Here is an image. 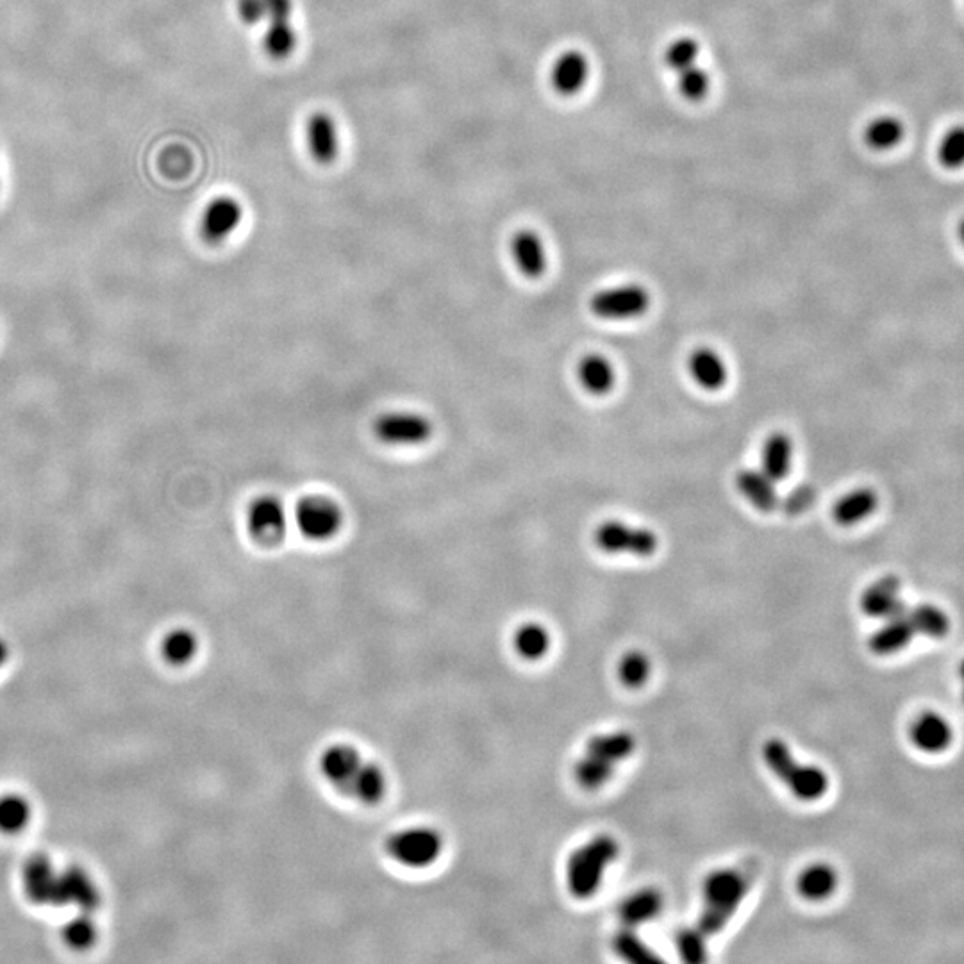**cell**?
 I'll return each instance as SVG.
<instances>
[{"label":"cell","mask_w":964,"mask_h":964,"mask_svg":"<svg viewBox=\"0 0 964 964\" xmlns=\"http://www.w3.org/2000/svg\"><path fill=\"white\" fill-rule=\"evenodd\" d=\"M756 873V863L748 861L707 875L704 882V909L697 923V929L706 938L722 931L738 911L750 886L754 884Z\"/></svg>","instance_id":"obj_1"},{"label":"cell","mask_w":964,"mask_h":964,"mask_svg":"<svg viewBox=\"0 0 964 964\" xmlns=\"http://www.w3.org/2000/svg\"><path fill=\"white\" fill-rule=\"evenodd\" d=\"M618 843L615 838L600 834L577 848L566 865L568 890L575 898H591L602 884V877L609 863L618 857Z\"/></svg>","instance_id":"obj_2"},{"label":"cell","mask_w":964,"mask_h":964,"mask_svg":"<svg viewBox=\"0 0 964 964\" xmlns=\"http://www.w3.org/2000/svg\"><path fill=\"white\" fill-rule=\"evenodd\" d=\"M766 765L781 779L795 797L813 802L825 795L829 779L818 766L800 765L791 756V750L781 740L766 741L763 747Z\"/></svg>","instance_id":"obj_3"},{"label":"cell","mask_w":964,"mask_h":964,"mask_svg":"<svg viewBox=\"0 0 964 964\" xmlns=\"http://www.w3.org/2000/svg\"><path fill=\"white\" fill-rule=\"evenodd\" d=\"M433 433V422L415 411H388L377 416L374 422L375 438L395 449L425 445L433 438Z\"/></svg>","instance_id":"obj_4"},{"label":"cell","mask_w":964,"mask_h":964,"mask_svg":"<svg viewBox=\"0 0 964 964\" xmlns=\"http://www.w3.org/2000/svg\"><path fill=\"white\" fill-rule=\"evenodd\" d=\"M443 840L440 832L431 827H409L397 832L388 841L390 856L409 868H425L433 865L441 856Z\"/></svg>","instance_id":"obj_5"},{"label":"cell","mask_w":964,"mask_h":964,"mask_svg":"<svg viewBox=\"0 0 964 964\" xmlns=\"http://www.w3.org/2000/svg\"><path fill=\"white\" fill-rule=\"evenodd\" d=\"M293 520L304 538L311 541H329L341 531L345 516L334 500L327 497H306L295 507Z\"/></svg>","instance_id":"obj_6"},{"label":"cell","mask_w":964,"mask_h":964,"mask_svg":"<svg viewBox=\"0 0 964 964\" xmlns=\"http://www.w3.org/2000/svg\"><path fill=\"white\" fill-rule=\"evenodd\" d=\"M593 541L606 554L649 557L657 550V536L649 529L632 527L620 520H607L595 529Z\"/></svg>","instance_id":"obj_7"},{"label":"cell","mask_w":964,"mask_h":964,"mask_svg":"<svg viewBox=\"0 0 964 964\" xmlns=\"http://www.w3.org/2000/svg\"><path fill=\"white\" fill-rule=\"evenodd\" d=\"M650 295L640 284H624L597 291L590 300L591 313L602 320H631L649 311Z\"/></svg>","instance_id":"obj_8"},{"label":"cell","mask_w":964,"mask_h":964,"mask_svg":"<svg viewBox=\"0 0 964 964\" xmlns=\"http://www.w3.org/2000/svg\"><path fill=\"white\" fill-rule=\"evenodd\" d=\"M247 525L256 540L261 543H277L283 540L288 527L286 507L275 495H261L250 502Z\"/></svg>","instance_id":"obj_9"},{"label":"cell","mask_w":964,"mask_h":964,"mask_svg":"<svg viewBox=\"0 0 964 964\" xmlns=\"http://www.w3.org/2000/svg\"><path fill=\"white\" fill-rule=\"evenodd\" d=\"M243 220V208L234 197H217L211 200L202 218H200V233L209 243H222L231 238Z\"/></svg>","instance_id":"obj_10"},{"label":"cell","mask_w":964,"mask_h":964,"mask_svg":"<svg viewBox=\"0 0 964 964\" xmlns=\"http://www.w3.org/2000/svg\"><path fill=\"white\" fill-rule=\"evenodd\" d=\"M25 893L36 904L61 907L59 898V873L54 872L49 859L43 856L31 857L24 866Z\"/></svg>","instance_id":"obj_11"},{"label":"cell","mask_w":964,"mask_h":964,"mask_svg":"<svg viewBox=\"0 0 964 964\" xmlns=\"http://www.w3.org/2000/svg\"><path fill=\"white\" fill-rule=\"evenodd\" d=\"M909 738L913 741V745L925 754H940L950 747V743L954 740V732L947 718H943L934 711H927L911 723Z\"/></svg>","instance_id":"obj_12"},{"label":"cell","mask_w":964,"mask_h":964,"mask_svg":"<svg viewBox=\"0 0 964 964\" xmlns=\"http://www.w3.org/2000/svg\"><path fill=\"white\" fill-rule=\"evenodd\" d=\"M906 607V602L900 599V581L895 575H884L873 582L861 597V609L872 618L886 620L902 613Z\"/></svg>","instance_id":"obj_13"},{"label":"cell","mask_w":964,"mask_h":964,"mask_svg":"<svg viewBox=\"0 0 964 964\" xmlns=\"http://www.w3.org/2000/svg\"><path fill=\"white\" fill-rule=\"evenodd\" d=\"M306 140H308L309 154L322 165L333 163L340 152L338 125L331 115L322 111L309 117L306 125Z\"/></svg>","instance_id":"obj_14"},{"label":"cell","mask_w":964,"mask_h":964,"mask_svg":"<svg viewBox=\"0 0 964 964\" xmlns=\"http://www.w3.org/2000/svg\"><path fill=\"white\" fill-rule=\"evenodd\" d=\"M509 250H511V256L515 259L516 268L525 277L538 279L547 272V250H545V245H543L540 236L534 231L522 229V231L513 234L511 243H509Z\"/></svg>","instance_id":"obj_15"},{"label":"cell","mask_w":964,"mask_h":964,"mask_svg":"<svg viewBox=\"0 0 964 964\" xmlns=\"http://www.w3.org/2000/svg\"><path fill=\"white\" fill-rule=\"evenodd\" d=\"M361 765H363V759L359 756L358 750L343 743L325 748L324 754L320 757V770L324 773L325 779L340 791L347 790V786L354 779Z\"/></svg>","instance_id":"obj_16"},{"label":"cell","mask_w":964,"mask_h":964,"mask_svg":"<svg viewBox=\"0 0 964 964\" xmlns=\"http://www.w3.org/2000/svg\"><path fill=\"white\" fill-rule=\"evenodd\" d=\"M59 898L61 906L74 904L84 913H92L100 904V893L88 873L81 868H68L59 873Z\"/></svg>","instance_id":"obj_17"},{"label":"cell","mask_w":964,"mask_h":964,"mask_svg":"<svg viewBox=\"0 0 964 964\" xmlns=\"http://www.w3.org/2000/svg\"><path fill=\"white\" fill-rule=\"evenodd\" d=\"M915 636V627L909 620L906 607L902 613L886 618L881 629L873 632L868 647L875 656H891L904 649Z\"/></svg>","instance_id":"obj_18"},{"label":"cell","mask_w":964,"mask_h":964,"mask_svg":"<svg viewBox=\"0 0 964 964\" xmlns=\"http://www.w3.org/2000/svg\"><path fill=\"white\" fill-rule=\"evenodd\" d=\"M588 75H590V63L586 56L577 50H570L554 63L550 81L557 93L572 97L581 92L584 84L588 83Z\"/></svg>","instance_id":"obj_19"},{"label":"cell","mask_w":964,"mask_h":964,"mask_svg":"<svg viewBox=\"0 0 964 964\" xmlns=\"http://www.w3.org/2000/svg\"><path fill=\"white\" fill-rule=\"evenodd\" d=\"M736 488L761 513H772L779 506L775 481L763 470H741L736 475Z\"/></svg>","instance_id":"obj_20"},{"label":"cell","mask_w":964,"mask_h":964,"mask_svg":"<svg viewBox=\"0 0 964 964\" xmlns=\"http://www.w3.org/2000/svg\"><path fill=\"white\" fill-rule=\"evenodd\" d=\"M688 368H690L693 381L704 390H720L727 383L725 363L713 349L702 347V349L695 350L690 356V361H688Z\"/></svg>","instance_id":"obj_21"},{"label":"cell","mask_w":964,"mask_h":964,"mask_svg":"<svg viewBox=\"0 0 964 964\" xmlns=\"http://www.w3.org/2000/svg\"><path fill=\"white\" fill-rule=\"evenodd\" d=\"M661 909H663V895L652 888H645L625 898L618 907V916L624 923V927L634 929L641 923H647L652 918H656L661 913Z\"/></svg>","instance_id":"obj_22"},{"label":"cell","mask_w":964,"mask_h":964,"mask_svg":"<svg viewBox=\"0 0 964 964\" xmlns=\"http://www.w3.org/2000/svg\"><path fill=\"white\" fill-rule=\"evenodd\" d=\"M877 504H879V499H877L875 491L868 490V488H859V490L850 491L834 504L832 518H834L836 524L850 527V525L859 524L868 516L873 515L875 509H877Z\"/></svg>","instance_id":"obj_23"},{"label":"cell","mask_w":964,"mask_h":964,"mask_svg":"<svg viewBox=\"0 0 964 964\" xmlns=\"http://www.w3.org/2000/svg\"><path fill=\"white\" fill-rule=\"evenodd\" d=\"M793 463V443L788 434L773 433L763 445L761 466L772 481L779 482L786 479L791 472Z\"/></svg>","instance_id":"obj_24"},{"label":"cell","mask_w":964,"mask_h":964,"mask_svg":"<svg viewBox=\"0 0 964 964\" xmlns=\"http://www.w3.org/2000/svg\"><path fill=\"white\" fill-rule=\"evenodd\" d=\"M577 375L582 388L591 395H607L615 386V370L604 356L590 354L584 356L577 366Z\"/></svg>","instance_id":"obj_25"},{"label":"cell","mask_w":964,"mask_h":964,"mask_svg":"<svg viewBox=\"0 0 964 964\" xmlns=\"http://www.w3.org/2000/svg\"><path fill=\"white\" fill-rule=\"evenodd\" d=\"M865 143L877 152H890L897 149L906 138V125L893 115H882L868 122L863 133Z\"/></svg>","instance_id":"obj_26"},{"label":"cell","mask_w":964,"mask_h":964,"mask_svg":"<svg viewBox=\"0 0 964 964\" xmlns=\"http://www.w3.org/2000/svg\"><path fill=\"white\" fill-rule=\"evenodd\" d=\"M636 748V740L629 732H611V734H597L586 745V754L607 761L620 763L631 756Z\"/></svg>","instance_id":"obj_27"},{"label":"cell","mask_w":964,"mask_h":964,"mask_svg":"<svg viewBox=\"0 0 964 964\" xmlns=\"http://www.w3.org/2000/svg\"><path fill=\"white\" fill-rule=\"evenodd\" d=\"M797 886L798 893L802 897L818 902V900L831 897L834 893L836 886H838V875H836V870L832 866L818 863V865L809 866L804 872L800 873Z\"/></svg>","instance_id":"obj_28"},{"label":"cell","mask_w":964,"mask_h":964,"mask_svg":"<svg viewBox=\"0 0 964 964\" xmlns=\"http://www.w3.org/2000/svg\"><path fill=\"white\" fill-rule=\"evenodd\" d=\"M384 791H386V775L383 770L377 765L363 761V765L359 766L358 773L354 775V779L350 781L347 790L343 793L358 798L365 804H374L383 798Z\"/></svg>","instance_id":"obj_29"},{"label":"cell","mask_w":964,"mask_h":964,"mask_svg":"<svg viewBox=\"0 0 964 964\" xmlns=\"http://www.w3.org/2000/svg\"><path fill=\"white\" fill-rule=\"evenodd\" d=\"M907 615L911 624L915 627L916 636H927L932 640H941L950 631V620L941 611L940 607L932 604H920L916 607H907Z\"/></svg>","instance_id":"obj_30"},{"label":"cell","mask_w":964,"mask_h":964,"mask_svg":"<svg viewBox=\"0 0 964 964\" xmlns=\"http://www.w3.org/2000/svg\"><path fill=\"white\" fill-rule=\"evenodd\" d=\"M297 33L291 25V20L284 22H266L265 45L266 54L274 59L290 58L297 49Z\"/></svg>","instance_id":"obj_31"},{"label":"cell","mask_w":964,"mask_h":964,"mask_svg":"<svg viewBox=\"0 0 964 964\" xmlns=\"http://www.w3.org/2000/svg\"><path fill=\"white\" fill-rule=\"evenodd\" d=\"M515 647L520 656L529 659V661H536L549 652V631L538 624L522 625L516 631Z\"/></svg>","instance_id":"obj_32"},{"label":"cell","mask_w":964,"mask_h":964,"mask_svg":"<svg viewBox=\"0 0 964 964\" xmlns=\"http://www.w3.org/2000/svg\"><path fill=\"white\" fill-rule=\"evenodd\" d=\"M613 948L616 954L629 961V963L647 964L661 963L663 959L652 952V948L647 947L643 941L636 936V932L631 927H624L618 932L613 940Z\"/></svg>","instance_id":"obj_33"},{"label":"cell","mask_w":964,"mask_h":964,"mask_svg":"<svg viewBox=\"0 0 964 964\" xmlns=\"http://www.w3.org/2000/svg\"><path fill=\"white\" fill-rule=\"evenodd\" d=\"M197 649H199V640L188 629H175L168 632L167 638L161 645L163 656L172 665H186L197 654Z\"/></svg>","instance_id":"obj_34"},{"label":"cell","mask_w":964,"mask_h":964,"mask_svg":"<svg viewBox=\"0 0 964 964\" xmlns=\"http://www.w3.org/2000/svg\"><path fill=\"white\" fill-rule=\"evenodd\" d=\"M938 163L945 170L964 168V125H954L941 136L936 149Z\"/></svg>","instance_id":"obj_35"},{"label":"cell","mask_w":964,"mask_h":964,"mask_svg":"<svg viewBox=\"0 0 964 964\" xmlns=\"http://www.w3.org/2000/svg\"><path fill=\"white\" fill-rule=\"evenodd\" d=\"M615 772V765L602 761L599 757L586 756L575 766V779L584 790H599Z\"/></svg>","instance_id":"obj_36"},{"label":"cell","mask_w":964,"mask_h":964,"mask_svg":"<svg viewBox=\"0 0 964 964\" xmlns=\"http://www.w3.org/2000/svg\"><path fill=\"white\" fill-rule=\"evenodd\" d=\"M31 818V807L24 798L8 795L0 798V831L18 832Z\"/></svg>","instance_id":"obj_37"},{"label":"cell","mask_w":964,"mask_h":964,"mask_svg":"<svg viewBox=\"0 0 964 964\" xmlns=\"http://www.w3.org/2000/svg\"><path fill=\"white\" fill-rule=\"evenodd\" d=\"M706 940V936L697 927L677 932L675 945L681 954L682 961L691 964L704 963L707 959Z\"/></svg>","instance_id":"obj_38"},{"label":"cell","mask_w":964,"mask_h":964,"mask_svg":"<svg viewBox=\"0 0 964 964\" xmlns=\"http://www.w3.org/2000/svg\"><path fill=\"white\" fill-rule=\"evenodd\" d=\"M618 674H620V681L624 682L627 688H640L650 674L649 657L641 652H629L622 659Z\"/></svg>","instance_id":"obj_39"},{"label":"cell","mask_w":964,"mask_h":964,"mask_svg":"<svg viewBox=\"0 0 964 964\" xmlns=\"http://www.w3.org/2000/svg\"><path fill=\"white\" fill-rule=\"evenodd\" d=\"M699 52V43L693 38H679L674 43H670V47L666 49V65L679 74L682 70L695 65Z\"/></svg>","instance_id":"obj_40"},{"label":"cell","mask_w":964,"mask_h":964,"mask_svg":"<svg viewBox=\"0 0 964 964\" xmlns=\"http://www.w3.org/2000/svg\"><path fill=\"white\" fill-rule=\"evenodd\" d=\"M679 90L684 99L700 102L709 92V75L697 65L688 67L679 72Z\"/></svg>","instance_id":"obj_41"},{"label":"cell","mask_w":964,"mask_h":964,"mask_svg":"<svg viewBox=\"0 0 964 964\" xmlns=\"http://www.w3.org/2000/svg\"><path fill=\"white\" fill-rule=\"evenodd\" d=\"M63 938L70 947L77 948V950L92 947L93 941L97 938V929H95L88 913L70 920L63 929Z\"/></svg>","instance_id":"obj_42"},{"label":"cell","mask_w":964,"mask_h":964,"mask_svg":"<svg viewBox=\"0 0 964 964\" xmlns=\"http://www.w3.org/2000/svg\"><path fill=\"white\" fill-rule=\"evenodd\" d=\"M816 491L809 486H800L797 490L791 491L788 499L784 500V511L788 515H800L815 504Z\"/></svg>","instance_id":"obj_43"},{"label":"cell","mask_w":964,"mask_h":964,"mask_svg":"<svg viewBox=\"0 0 964 964\" xmlns=\"http://www.w3.org/2000/svg\"><path fill=\"white\" fill-rule=\"evenodd\" d=\"M236 11L243 24H261L266 20V0H236Z\"/></svg>","instance_id":"obj_44"},{"label":"cell","mask_w":964,"mask_h":964,"mask_svg":"<svg viewBox=\"0 0 964 964\" xmlns=\"http://www.w3.org/2000/svg\"><path fill=\"white\" fill-rule=\"evenodd\" d=\"M293 0H266L265 22H284L291 20Z\"/></svg>","instance_id":"obj_45"},{"label":"cell","mask_w":964,"mask_h":964,"mask_svg":"<svg viewBox=\"0 0 964 964\" xmlns=\"http://www.w3.org/2000/svg\"><path fill=\"white\" fill-rule=\"evenodd\" d=\"M8 656H9L8 645H6L4 641L0 640V666L6 663V659H8Z\"/></svg>","instance_id":"obj_46"},{"label":"cell","mask_w":964,"mask_h":964,"mask_svg":"<svg viewBox=\"0 0 964 964\" xmlns=\"http://www.w3.org/2000/svg\"><path fill=\"white\" fill-rule=\"evenodd\" d=\"M957 233H959V240H961V243L964 245V218H961V222H959Z\"/></svg>","instance_id":"obj_47"},{"label":"cell","mask_w":964,"mask_h":964,"mask_svg":"<svg viewBox=\"0 0 964 964\" xmlns=\"http://www.w3.org/2000/svg\"><path fill=\"white\" fill-rule=\"evenodd\" d=\"M959 674H961V681H963V700H964V661H963V665H961V670H959Z\"/></svg>","instance_id":"obj_48"}]
</instances>
